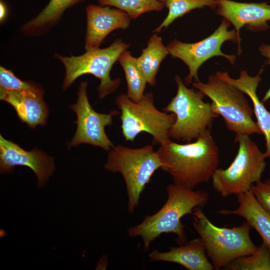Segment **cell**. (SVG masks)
Instances as JSON below:
<instances>
[{"label":"cell","instance_id":"obj_1","mask_svg":"<svg viewBox=\"0 0 270 270\" xmlns=\"http://www.w3.org/2000/svg\"><path fill=\"white\" fill-rule=\"evenodd\" d=\"M156 151L161 168L172 178L174 184L194 189L211 180L219 164L218 148L210 128L194 142L181 144L166 139Z\"/></svg>","mask_w":270,"mask_h":270},{"label":"cell","instance_id":"obj_2","mask_svg":"<svg viewBox=\"0 0 270 270\" xmlns=\"http://www.w3.org/2000/svg\"><path fill=\"white\" fill-rule=\"evenodd\" d=\"M168 198L161 208L152 215L146 216L140 224L128 230L130 237L140 236L144 250H148L150 244L162 234H175L181 244L186 242L184 225L181 218L192 214L196 208H203L209 196L202 190L184 188L174 184L166 187Z\"/></svg>","mask_w":270,"mask_h":270},{"label":"cell","instance_id":"obj_3","mask_svg":"<svg viewBox=\"0 0 270 270\" xmlns=\"http://www.w3.org/2000/svg\"><path fill=\"white\" fill-rule=\"evenodd\" d=\"M192 214V225L214 269L224 268L234 260L257 250L250 236L252 227L246 221L236 227L222 228L212 224L201 208H196Z\"/></svg>","mask_w":270,"mask_h":270},{"label":"cell","instance_id":"obj_4","mask_svg":"<svg viewBox=\"0 0 270 270\" xmlns=\"http://www.w3.org/2000/svg\"><path fill=\"white\" fill-rule=\"evenodd\" d=\"M162 163L150 145L131 148L120 144L110 150L104 168L120 173L126 184L128 196V211L132 213L138 206L141 194Z\"/></svg>","mask_w":270,"mask_h":270},{"label":"cell","instance_id":"obj_5","mask_svg":"<svg viewBox=\"0 0 270 270\" xmlns=\"http://www.w3.org/2000/svg\"><path fill=\"white\" fill-rule=\"evenodd\" d=\"M212 101L214 112L224 118L226 128L236 135L262 134L244 94L236 86L219 78L209 76L206 83L200 80L192 84Z\"/></svg>","mask_w":270,"mask_h":270},{"label":"cell","instance_id":"obj_6","mask_svg":"<svg viewBox=\"0 0 270 270\" xmlns=\"http://www.w3.org/2000/svg\"><path fill=\"white\" fill-rule=\"evenodd\" d=\"M234 142L238 148L233 161L226 169L218 168L211 178L214 189L222 197L250 190L260 180L266 168L264 152L249 136L236 135Z\"/></svg>","mask_w":270,"mask_h":270},{"label":"cell","instance_id":"obj_7","mask_svg":"<svg viewBox=\"0 0 270 270\" xmlns=\"http://www.w3.org/2000/svg\"><path fill=\"white\" fill-rule=\"evenodd\" d=\"M174 80L178 86L176 94L164 108V112L176 116L169 137L190 142L210 128L213 120L219 116L214 112L211 103L204 101L205 95L201 91L188 88L178 75Z\"/></svg>","mask_w":270,"mask_h":270},{"label":"cell","instance_id":"obj_8","mask_svg":"<svg viewBox=\"0 0 270 270\" xmlns=\"http://www.w3.org/2000/svg\"><path fill=\"white\" fill-rule=\"evenodd\" d=\"M115 102L121 112V128L126 140L134 142L138 135L144 132L152 136L153 144H160L170 138L168 132L176 116L158 110L152 92L144 94L137 102L132 100L126 94H120Z\"/></svg>","mask_w":270,"mask_h":270},{"label":"cell","instance_id":"obj_9","mask_svg":"<svg viewBox=\"0 0 270 270\" xmlns=\"http://www.w3.org/2000/svg\"><path fill=\"white\" fill-rule=\"evenodd\" d=\"M128 46V44L118 38L106 48L87 50L79 56L65 57L56 54V57L62 62L66 70L63 90L68 88L79 76L90 74L100 80L98 88L100 98L112 93L118 88L120 79L111 78V69Z\"/></svg>","mask_w":270,"mask_h":270},{"label":"cell","instance_id":"obj_10","mask_svg":"<svg viewBox=\"0 0 270 270\" xmlns=\"http://www.w3.org/2000/svg\"><path fill=\"white\" fill-rule=\"evenodd\" d=\"M230 22L222 19L218 28L208 37L194 43H186L174 40L168 46V50L172 57L181 60L188 66L189 74L185 78V84L189 85L194 79L199 80L198 71L206 60L214 56H222L233 64L236 62L234 55L226 54L222 52L221 46L226 41L238 42V54L242 52L240 36L236 30H228Z\"/></svg>","mask_w":270,"mask_h":270},{"label":"cell","instance_id":"obj_11","mask_svg":"<svg viewBox=\"0 0 270 270\" xmlns=\"http://www.w3.org/2000/svg\"><path fill=\"white\" fill-rule=\"evenodd\" d=\"M87 86V82H81L78 92L77 102L70 106L77 116V128L68 147L88 144L110 151L114 146L108 137L104 128L112 124L113 116L118 112L116 110L109 114L96 112L88 101Z\"/></svg>","mask_w":270,"mask_h":270},{"label":"cell","instance_id":"obj_12","mask_svg":"<svg viewBox=\"0 0 270 270\" xmlns=\"http://www.w3.org/2000/svg\"><path fill=\"white\" fill-rule=\"evenodd\" d=\"M16 166L32 169L36 176L38 186H44L54 170L53 158L36 148L28 151L0 136V171L12 173Z\"/></svg>","mask_w":270,"mask_h":270},{"label":"cell","instance_id":"obj_13","mask_svg":"<svg viewBox=\"0 0 270 270\" xmlns=\"http://www.w3.org/2000/svg\"><path fill=\"white\" fill-rule=\"evenodd\" d=\"M216 12L232 24L240 36V30L244 26L248 30L255 32L268 28L267 22L270 20V5L266 2L218 0Z\"/></svg>","mask_w":270,"mask_h":270},{"label":"cell","instance_id":"obj_14","mask_svg":"<svg viewBox=\"0 0 270 270\" xmlns=\"http://www.w3.org/2000/svg\"><path fill=\"white\" fill-rule=\"evenodd\" d=\"M86 14V50L98 48L110 32L117 29L125 30L130 24V18L126 12L109 6H88Z\"/></svg>","mask_w":270,"mask_h":270},{"label":"cell","instance_id":"obj_15","mask_svg":"<svg viewBox=\"0 0 270 270\" xmlns=\"http://www.w3.org/2000/svg\"><path fill=\"white\" fill-rule=\"evenodd\" d=\"M44 93L28 90H10L0 92V98L14 108L22 122L34 128L46 123L48 110L43 99Z\"/></svg>","mask_w":270,"mask_h":270},{"label":"cell","instance_id":"obj_16","mask_svg":"<svg viewBox=\"0 0 270 270\" xmlns=\"http://www.w3.org/2000/svg\"><path fill=\"white\" fill-rule=\"evenodd\" d=\"M263 72V67L258 74L250 76L245 70L240 72L238 78H231L226 72H218L216 75L222 80L236 86L251 100L253 104V112L256 118V123L262 134L264 136L266 150L264 154L270 159V112L266 109L258 96L256 90L262 80L260 75Z\"/></svg>","mask_w":270,"mask_h":270},{"label":"cell","instance_id":"obj_17","mask_svg":"<svg viewBox=\"0 0 270 270\" xmlns=\"http://www.w3.org/2000/svg\"><path fill=\"white\" fill-rule=\"evenodd\" d=\"M152 262H166L180 264L188 270H212L204 243L200 238L170 248L167 252L153 250L148 254Z\"/></svg>","mask_w":270,"mask_h":270},{"label":"cell","instance_id":"obj_18","mask_svg":"<svg viewBox=\"0 0 270 270\" xmlns=\"http://www.w3.org/2000/svg\"><path fill=\"white\" fill-rule=\"evenodd\" d=\"M236 196L238 203L236 208L222 209L217 212L222 215H235L245 219L270 248V215L260 206L250 190Z\"/></svg>","mask_w":270,"mask_h":270},{"label":"cell","instance_id":"obj_19","mask_svg":"<svg viewBox=\"0 0 270 270\" xmlns=\"http://www.w3.org/2000/svg\"><path fill=\"white\" fill-rule=\"evenodd\" d=\"M168 54V48L163 44L161 38L156 34H152L141 55L136 58L138 64L149 85L156 84V77L160 64Z\"/></svg>","mask_w":270,"mask_h":270},{"label":"cell","instance_id":"obj_20","mask_svg":"<svg viewBox=\"0 0 270 270\" xmlns=\"http://www.w3.org/2000/svg\"><path fill=\"white\" fill-rule=\"evenodd\" d=\"M80 0H50L39 14L22 26V30L30 34H38L57 22L68 8Z\"/></svg>","mask_w":270,"mask_h":270},{"label":"cell","instance_id":"obj_21","mask_svg":"<svg viewBox=\"0 0 270 270\" xmlns=\"http://www.w3.org/2000/svg\"><path fill=\"white\" fill-rule=\"evenodd\" d=\"M118 61L122 66L126 81V95L134 102L139 101L144 95L146 80L140 68L136 58L127 50L120 56Z\"/></svg>","mask_w":270,"mask_h":270},{"label":"cell","instance_id":"obj_22","mask_svg":"<svg viewBox=\"0 0 270 270\" xmlns=\"http://www.w3.org/2000/svg\"><path fill=\"white\" fill-rule=\"evenodd\" d=\"M168 9L167 16L156 28L154 32H158L168 28L174 20L196 8L208 6L216 9L218 0H159Z\"/></svg>","mask_w":270,"mask_h":270},{"label":"cell","instance_id":"obj_23","mask_svg":"<svg viewBox=\"0 0 270 270\" xmlns=\"http://www.w3.org/2000/svg\"><path fill=\"white\" fill-rule=\"evenodd\" d=\"M224 268L230 270H270V248L262 242L255 252L237 258Z\"/></svg>","mask_w":270,"mask_h":270},{"label":"cell","instance_id":"obj_24","mask_svg":"<svg viewBox=\"0 0 270 270\" xmlns=\"http://www.w3.org/2000/svg\"><path fill=\"white\" fill-rule=\"evenodd\" d=\"M102 6H112L126 12L130 19L152 11H160L164 4L159 0H98Z\"/></svg>","mask_w":270,"mask_h":270},{"label":"cell","instance_id":"obj_25","mask_svg":"<svg viewBox=\"0 0 270 270\" xmlns=\"http://www.w3.org/2000/svg\"><path fill=\"white\" fill-rule=\"evenodd\" d=\"M28 90L44 92L41 86L32 82L23 81L9 70L0 68V92L10 90Z\"/></svg>","mask_w":270,"mask_h":270},{"label":"cell","instance_id":"obj_26","mask_svg":"<svg viewBox=\"0 0 270 270\" xmlns=\"http://www.w3.org/2000/svg\"><path fill=\"white\" fill-rule=\"evenodd\" d=\"M250 190L260 206L270 215V178L252 184Z\"/></svg>","mask_w":270,"mask_h":270},{"label":"cell","instance_id":"obj_27","mask_svg":"<svg viewBox=\"0 0 270 270\" xmlns=\"http://www.w3.org/2000/svg\"><path fill=\"white\" fill-rule=\"evenodd\" d=\"M259 51L262 55L268 58L266 64H270V45L263 44L259 48ZM270 98V88L266 92L262 102L264 103Z\"/></svg>","mask_w":270,"mask_h":270},{"label":"cell","instance_id":"obj_28","mask_svg":"<svg viewBox=\"0 0 270 270\" xmlns=\"http://www.w3.org/2000/svg\"><path fill=\"white\" fill-rule=\"evenodd\" d=\"M7 10L5 4L2 2H0V22L3 21L6 16Z\"/></svg>","mask_w":270,"mask_h":270}]
</instances>
